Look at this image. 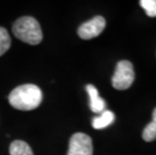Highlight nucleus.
I'll list each match as a JSON object with an SVG mask.
<instances>
[{
    "instance_id": "obj_1",
    "label": "nucleus",
    "mask_w": 156,
    "mask_h": 155,
    "mask_svg": "<svg viewBox=\"0 0 156 155\" xmlns=\"http://www.w3.org/2000/svg\"><path fill=\"white\" fill-rule=\"evenodd\" d=\"M41 90L34 84L18 86L8 96V101L11 106L21 111L34 110L41 105Z\"/></svg>"
},
{
    "instance_id": "obj_2",
    "label": "nucleus",
    "mask_w": 156,
    "mask_h": 155,
    "mask_svg": "<svg viewBox=\"0 0 156 155\" xmlns=\"http://www.w3.org/2000/svg\"><path fill=\"white\" fill-rule=\"evenodd\" d=\"M12 32L21 41L31 45L39 44L42 41L41 25L35 18L30 16L18 18L12 26Z\"/></svg>"
},
{
    "instance_id": "obj_3",
    "label": "nucleus",
    "mask_w": 156,
    "mask_h": 155,
    "mask_svg": "<svg viewBox=\"0 0 156 155\" xmlns=\"http://www.w3.org/2000/svg\"><path fill=\"white\" fill-rule=\"evenodd\" d=\"M135 80L133 65L129 61H120L116 65L112 85L116 90H127Z\"/></svg>"
},
{
    "instance_id": "obj_4",
    "label": "nucleus",
    "mask_w": 156,
    "mask_h": 155,
    "mask_svg": "<svg viewBox=\"0 0 156 155\" xmlns=\"http://www.w3.org/2000/svg\"><path fill=\"white\" fill-rule=\"evenodd\" d=\"M68 155H93V143L89 135L75 133L71 137Z\"/></svg>"
},
{
    "instance_id": "obj_5",
    "label": "nucleus",
    "mask_w": 156,
    "mask_h": 155,
    "mask_svg": "<svg viewBox=\"0 0 156 155\" xmlns=\"http://www.w3.org/2000/svg\"><path fill=\"white\" fill-rule=\"evenodd\" d=\"M106 26V20L103 16H95L87 22L83 23L78 29V34L83 39L94 38L104 30Z\"/></svg>"
},
{
    "instance_id": "obj_6",
    "label": "nucleus",
    "mask_w": 156,
    "mask_h": 155,
    "mask_svg": "<svg viewBox=\"0 0 156 155\" xmlns=\"http://www.w3.org/2000/svg\"><path fill=\"white\" fill-rule=\"evenodd\" d=\"M87 92L90 96V108L94 113L101 114L102 112L105 111L106 103L104 99H102L99 96V92L97 88L93 85H87Z\"/></svg>"
},
{
    "instance_id": "obj_7",
    "label": "nucleus",
    "mask_w": 156,
    "mask_h": 155,
    "mask_svg": "<svg viewBox=\"0 0 156 155\" xmlns=\"http://www.w3.org/2000/svg\"><path fill=\"white\" fill-rule=\"evenodd\" d=\"M115 120V115L113 112L105 110L100 114V116L95 117L92 120V126L94 129H104V128L108 127L109 125H111Z\"/></svg>"
},
{
    "instance_id": "obj_8",
    "label": "nucleus",
    "mask_w": 156,
    "mask_h": 155,
    "mask_svg": "<svg viewBox=\"0 0 156 155\" xmlns=\"http://www.w3.org/2000/svg\"><path fill=\"white\" fill-rule=\"evenodd\" d=\"M10 155H34L30 146L21 140H15L10 144L9 147Z\"/></svg>"
},
{
    "instance_id": "obj_9",
    "label": "nucleus",
    "mask_w": 156,
    "mask_h": 155,
    "mask_svg": "<svg viewBox=\"0 0 156 155\" xmlns=\"http://www.w3.org/2000/svg\"><path fill=\"white\" fill-rule=\"evenodd\" d=\"M142 137L146 142H150L156 139V108L154 109L153 115H152V121L148 125H146L142 133Z\"/></svg>"
},
{
    "instance_id": "obj_10",
    "label": "nucleus",
    "mask_w": 156,
    "mask_h": 155,
    "mask_svg": "<svg viewBox=\"0 0 156 155\" xmlns=\"http://www.w3.org/2000/svg\"><path fill=\"white\" fill-rule=\"evenodd\" d=\"M11 39L7 30L4 27H0V55H4L10 48Z\"/></svg>"
},
{
    "instance_id": "obj_11",
    "label": "nucleus",
    "mask_w": 156,
    "mask_h": 155,
    "mask_svg": "<svg viewBox=\"0 0 156 155\" xmlns=\"http://www.w3.org/2000/svg\"><path fill=\"white\" fill-rule=\"evenodd\" d=\"M141 7L144 9L146 14L149 17H155L156 16V0H141Z\"/></svg>"
}]
</instances>
